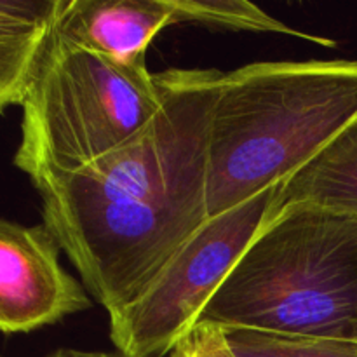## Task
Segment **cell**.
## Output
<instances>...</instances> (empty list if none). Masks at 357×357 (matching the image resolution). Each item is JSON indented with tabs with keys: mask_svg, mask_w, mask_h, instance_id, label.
I'll return each mask as SVG.
<instances>
[{
	"mask_svg": "<svg viewBox=\"0 0 357 357\" xmlns=\"http://www.w3.org/2000/svg\"><path fill=\"white\" fill-rule=\"evenodd\" d=\"M157 114L89 166L37 185L44 225L108 317L208 222L209 126L223 72L157 73Z\"/></svg>",
	"mask_w": 357,
	"mask_h": 357,
	"instance_id": "6da1fadb",
	"label": "cell"
},
{
	"mask_svg": "<svg viewBox=\"0 0 357 357\" xmlns=\"http://www.w3.org/2000/svg\"><path fill=\"white\" fill-rule=\"evenodd\" d=\"M356 121L357 59L257 61L223 73L209 126V218L286 183Z\"/></svg>",
	"mask_w": 357,
	"mask_h": 357,
	"instance_id": "7a4b0ae2",
	"label": "cell"
},
{
	"mask_svg": "<svg viewBox=\"0 0 357 357\" xmlns=\"http://www.w3.org/2000/svg\"><path fill=\"white\" fill-rule=\"evenodd\" d=\"M199 321L357 344V215L282 202Z\"/></svg>",
	"mask_w": 357,
	"mask_h": 357,
	"instance_id": "3957f363",
	"label": "cell"
},
{
	"mask_svg": "<svg viewBox=\"0 0 357 357\" xmlns=\"http://www.w3.org/2000/svg\"><path fill=\"white\" fill-rule=\"evenodd\" d=\"M146 63L126 65L59 37L21 105L14 166L31 187L75 173L135 136L160 108Z\"/></svg>",
	"mask_w": 357,
	"mask_h": 357,
	"instance_id": "277c9868",
	"label": "cell"
},
{
	"mask_svg": "<svg viewBox=\"0 0 357 357\" xmlns=\"http://www.w3.org/2000/svg\"><path fill=\"white\" fill-rule=\"evenodd\" d=\"M282 185L208 218L135 302L108 317L115 351L129 357L169 356L279 211Z\"/></svg>",
	"mask_w": 357,
	"mask_h": 357,
	"instance_id": "5b68a950",
	"label": "cell"
},
{
	"mask_svg": "<svg viewBox=\"0 0 357 357\" xmlns=\"http://www.w3.org/2000/svg\"><path fill=\"white\" fill-rule=\"evenodd\" d=\"M61 246L44 225L0 223V328L31 333L93 307L86 286L63 268Z\"/></svg>",
	"mask_w": 357,
	"mask_h": 357,
	"instance_id": "8992f818",
	"label": "cell"
},
{
	"mask_svg": "<svg viewBox=\"0 0 357 357\" xmlns=\"http://www.w3.org/2000/svg\"><path fill=\"white\" fill-rule=\"evenodd\" d=\"M176 24L173 0H65L58 35L126 65L145 61L149 45Z\"/></svg>",
	"mask_w": 357,
	"mask_h": 357,
	"instance_id": "52a82bcc",
	"label": "cell"
},
{
	"mask_svg": "<svg viewBox=\"0 0 357 357\" xmlns=\"http://www.w3.org/2000/svg\"><path fill=\"white\" fill-rule=\"evenodd\" d=\"M65 0H0V110L21 107L58 31Z\"/></svg>",
	"mask_w": 357,
	"mask_h": 357,
	"instance_id": "ba28073f",
	"label": "cell"
},
{
	"mask_svg": "<svg viewBox=\"0 0 357 357\" xmlns=\"http://www.w3.org/2000/svg\"><path fill=\"white\" fill-rule=\"evenodd\" d=\"M284 202H312L357 215V121L282 185Z\"/></svg>",
	"mask_w": 357,
	"mask_h": 357,
	"instance_id": "9c48e42d",
	"label": "cell"
},
{
	"mask_svg": "<svg viewBox=\"0 0 357 357\" xmlns=\"http://www.w3.org/2000/svg\"><path fill=\"white\" fill-rule=\"evenodd\" d=\"M173 9L176 23H195L211 30L288 35L328 49L337 47L333 38L289 26L246 0H173Z\"/></svg>",
	"mask_w": 357,
	"mask_h": 357,
	"instance_id": "30bf717a",
	"label": "cell"
},
{
	"mask_svg": "<svg viewBox=\"0 0 357 357\" xmlns=\"http://www.w3.org/2000/svg\"><path fill=\"white\" fill-rule=\"evenodd\" d=\"M237 357H357V344L225 328Z\"/></svg>",
	"mask_w": 357,
	"mask_h": 357,
	"instance_id": "8fae6325",
	"label": "cell"
},
{
	"mask_svg": "<svg viewBox=\"0 0 357 357\" xmlns=\"http://www.w3.org/2000/svg\"><path fill=\"white\" fill-rule=\"evenodd\" d=\"M201 357H237L227 337L225 328L199 321L190 330Z\"/></svg>",
	"mask_w": 357,
	"mask_h": 357,
	"instance_id": "7c38bea8",
	"label": "cell"
},
{
	"mask_svg": "<svg viewBox=\"0 0 357 357\" xmlns=\"http://www.w3.org/2000/svg\"><path fill=\"white\" fill-rule=\"evenodd\" d=\"M45 357H129L122 352H101V351H80V349H56Z\"/></svg>",
	"mask_w": 357,
	"mask_h": 357,
	"instance_id": "4fadbf2b",
	"label": "cell"
},
{
	"mask_svg": "<svg viewBox=\"0 0 357 357\" xmlns=\"http://www.w3.org/2000/svg\"><path fill=\"white\" fill-rule=\"evenodd\" d=\"M167 357H201L197 345H195V340H194V337H192L190 331H188V335L183 338V340L178 342L176 347L171 351V354Z\"/></svg>",
	"mask_w": 357,
	"mask_h": 357,
	"instance_id": "5bb4252c",
	"label": "cell"
}]
</instances>
